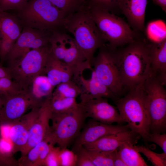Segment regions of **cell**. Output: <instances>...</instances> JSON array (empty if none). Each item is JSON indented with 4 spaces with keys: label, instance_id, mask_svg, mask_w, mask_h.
Returning <instances> with one entry per match:
<instances>
[{
    "label": "cell",
    "instance_id": "cell-1",
    "mask_svg": "<svg viewBox=\"0 0 166 166\" xmlns=\"http://www.w3.org/2000/svg\"><path fill=\"white\" fill-rule=\"evenodd\" d=\"M140 33L132 42L114 49V59L121 82L129 90L142 84L152 73L149 43Z\"/></svg>",
    "mask_w": 166,
    "mask_h": 166
},
{
    "label": "cell",
    "instance_id": "cell-2",
    "mask_svg": "<svg viewBox=\"0 0 166 166\" xmlns=\"http://www.w3.org/2000/svg\"><path fill=\"white\" fill-rule=\"evenodd\" d=\"M64 25L71 33L77 46L91 65L96 51L106 43L85 5L66 17Z\"/></svg>",
    "mask_w": 166,
    "mask_h": 166
},
{
    "label": "cell",
    "instance_id": "cell-3",
    "mask_svg": "<svg viewBox=\"0 0 166 166\" xmlns=\"http://www.w3.org/2000/svg\"><path fill=\"white\" fill-rule=\"evenodd\" d=\"M15 14L23 27L67 32L63 13L48 0H30Z\"/></svg>",
    "mask_w": 166,
    "mask_h": 166
},
{
    "label": "cell",
    "instance_id": "cell-4",
    "mask_svg": "<svg viewBox=\"0 0 166 166\" xmlns=\"http://www.w3.org/2000/svg\"><path fill=\"white\" fill-rule=\"evenodd\" d=\"M116 101L123 123H127L130 129L139 134L147 143L150 118L142 84L129 89L125 96Z\"/></svg>",
    "mask_w": 166,
    "mask_h": 166
},
{
    "label": "cell",
    "instance_id": "cell-5",
    "mask_svg": "<svg viewBox=\"0 0 166 166\" xmlns=\"http://www.w3.org/2000/svg\"><path fill=\"white\" fill-rule=\"evenodd\" d=\"M102 38L113 48L121 47L132 41L140 32L115 14L97 7L89 8Z\"/></svg>",
    "mask_w": 166,
    "mask_h": 166
},
{
    "label": "cell",
    "instance_id": "cell-6",
    "mask_svg": "<svg viewBox=\"0 0 166 166\" xmlns=\"http://www.w3.org/2000/svg\"><path fill=\"white\" fill-rule=\"evenodd\" d=\"M87 118L81 103L76 108L58 114H52V125L45 139L51 145L61 149L67 148L80 132Z\"/></svg>",
    "mask_w": 166,
    "mask_h": 166
},
{
    "label": "cell",
    "instance_id": "cell-7",
    "mask_svg": "<svg viewBox=\"0 0 166 166\" xmlns=\"http://www.w3.org/2000/svg\"><path fill=\"white\" fill-rule=\"evenodd\" d=\"M164 85L151 74L142 84L150 118L149 132L166 130V91Z\"/></svg>",
    "mask_w": 166,
    "mask_h": 166
},
{
    "label": "cell",
    "instance_id": "cell-8",
    "mask_svg": "<svg viewBox=\"0 0 166 166\" xmlns=\"http://www.w3.org/2000/svg\"><path fill=\"white\" fill-rule=\"evenodd\" d=\"M51 51L50 43L30 49L16 65L9 68L11 78L21 90H27L34 78L43 74Z\"/></svg>",
    "mask_w": 166,
    "mask_h": 166
},
{
    "label": "cell",
    "instance_id": "cell-9",
    "mask_svg": "<svg viewBox=\"0 0 166 166\" xmlns=\"http://www.w3.org/2000/svg\"><path fill=\"white\" fill-rule=\"evenodd\" d=\"M98 49L97 54L92 62L93 70L99 81L117 97L122 93L124 87L115 63L114 48L105 43Z\"/></svg>",
    "mask_w": 166,
    "mask_h": 166
},
{
    "label": "cell",
    "instance_id": "cell-10",
    "mask_svg": "<svg viewBox=\"0 0 166 166\" xmlns=\"http://www.w3.org/2000/svg\"><path fill=\"white\" fill-rule=\"evenodd\" d=\"M52 32L24 27L21 34L7 55L5 61L9 68L16 65L31 49L40 48L50 44Z\"/></svg>",
    "mask_w": 166,
    "mask_h": 166
},
{
    "label": "cell",
    "instance_id": "cell-11",
    "mask_svg": "<svg viewBox=\"0 0 166 166\" xmlns=\"http://www.w3.org/2000/svg\"><path fill=\"white\" fill-rule=\"evenodd\" d=\"M43 103L37 100L28 90H22L15 94L5 97L0 109V126L11 125L28 110L40 106Z\"/></svg>",
    "mask_w": 166,
    "mask_h": 166
},
{
    "label": "cell",
    "instance_id": "cell-12",
    "mask_svg": "<svg viewBox=\"0 0 166 166\" xmlns=\"http://www.w3.org/2000/svg\"><path fill=\"white\" fill-rule=\"evenodd\" d=\"M51 97L47 98L40 107L38 114L29 129L26 144L20 152L21 156L26 155L32 148L46 138L50 126L49 122L52 115L50 104Z\"/></svg>",
    "mask_w": 166,
    "mask_h": 166
},
{
    "label": "cell",
    "instance_id": "cell-13",
    "mask_svg": "<svg viewBox=\"0 0 166 166\" xmlns=\"http://www.w3.org/2000/svg\"><path fill=\"white\" fill-rule=\"evenodd\" d=\"M22 25L15 14L0 11V60L2 63L20 35Z\"/></svg>",
    "mask_w": 166,
    "mask_h": 166
},
{
    "label": "cell",
    "instance_id": "cell-14",
    "mask_svg": "<svg viewBox=\"0 0 166 166\" xmlns=\"http://www.w3.org/2000/svg\"><path fill=\"white\" fill-rule=\"evenodd\" d=\"M80 103L87 117L107 124L123 123L117 107L110 104L107 98L93 99Z\"/></svg>",
    "mask_w": 166,
    "mask_h": 166
},
{
    "label": "cell",
    "instance_id": "cell-15",
    "mask_svg": "<svg viewBox=\"0 0 166 166\" xmlns=\"http://www.w3.org/2000/svg\"><path fill=\"white\" fill-rule=\"evenodd\" d=\"M130 129L127 124L113 125L93 119L87 124L77 137L73 150L93 142L104 136Z\"/></svg>",
    "mask_w": 166,
    "mask_h": 166
},
{
    "label": "cell",
    "instance_id": "cell-16",
    "mask_svg": "<svg viewBox=\"0 0 166 166\" xmlns=\"http://www.w3.org/2000/svg\"><path fill=\"white\" fill-rule=\"evenodd\" d=\"M40 107L33 108L29 113L15 121L11 125L9 136L12 143V153L21 152L25 147L29 129L38 114Z\"/></svg>",
    "mask_w": 166,
    "mask_h": 166
},
{
    "label": "cell",
    "instance_id": "cell-17",
    "mask_svg": "<svg viewBox=\"0 0 166 166\" xmlns=\"http://www.w3.org/2000/svg\"><path fill=\"white\" fill-rule=\"evenodd\" d=\"M141 137L139 134L130 129L104 136L82 146L90 151H112L117 149L125 143L129 142L135 145Z\"/></svg>",
    "mask_w": 166,
    "mask_h": 166
},
{
    "label": "cell",
    "instance_id": "cell-18",
    "mask_svg": "<svg viewBox=\"0 0 166 166\" xmlns=\"http://www.w3.org/2000/svg\"><path fill=\"white\" fill-rule=\"evenodd\" d=\"M75 81L81 89V92L80 96L81 102L101 97L116 101L117 99V97L98 79L93 70L90 79H85L82 74Z\"/></svg>",
    "mask_w": 166,
    "mask_h": 166
},
{
    "label": "cell",
    "instance_id": "cell-19",
    "mask_svg": "<svg viewBox=\"0 0 166 166\" xmlns=\"http://www.w3.org/2000/svg\"><path fill=\"white\" fill-rule=\"evenodd\" d=\"M147 0H121L119 10L125 15L134 31H145V17Z\"/></svg>",
    "mask_w": 166,
    "mask_h": 166
},
{
    "label": "cell",
    "instance_id": "cell-20",
    "mask_svg": "<svg viewBox=\"0 0 166 166\" xmlns=\"http://www.w3.org/2000/svg\"><path fill=\"white\" fill-rule=\"evenodd\" d=\"M46 76L55 88L61 83L73 79V73L65 62L56 58L51 52L47 59L43 74Z\"/></svg>",
    "mask_w": 166,
    "mask_h": 166
},
{
    "label": "cell",
    "instance_id": "cell-21",
    "mask_svg": "<svg viewBox=\"0 0 166 166\" xmlns=\"http://www.w3.org/2000/svg\"><path fill=\"white\" fill-rule=\"evenodd\" d=\"M152 73L165 85L166 81V38L149 42Z\"/></svg>",
    "mask_w": 166,
    "mask_h": 166
},
{
    "label": "cell",
    "instance_id": "cell-22",
    "mask_svg": "<svg viewBox=\"0 0 166 166\" xmlns=\"http://www.w3.org/2000/svg\"><path fill=\"white\" fill-rule=\"evenodd\" d=\"M45 139L32 148L18 161L19 166H45L46 157L53 147Z\"/></svg>",
    "mask_w": 166,
    "mask_h": 166
},
{
    "label": "cell",
    "instance_id": "cell-23",
    "mask_svg": "<svg viewBox=\"0 0 166 166\" xmlns=\"http://www.w3.org/2000/svg\"><path fill=\"white\" fill-rule=\"evenodd\" d=\"M54 88L46 76L41 74L34 78L28 90L37 100L43 102L51 97Z\"/></svg>",
    "mask_w": 166,
    "mask_h": 166
},
{
    "label": "cell",
    "instance_id": "cell-24",
    "mask_svg": "<svg viewBox=\"0 0 166 166\" xmlns=\"http://www.w3.org/2000/svg\"><path fill=\"white\" fill-rule=\"evenodd\" d=\"M131 143H125L117 149V153L127 166L148 165Z\"/></svg>",
    "mask_w": 166,
    "mask_h": 166
},
{
    "label": "cell",
    "instance_id": "cell-25",
    "mask_svg": "<svg viewBox=\"0 0 166 166\" xmlns=\"http://www.w3.org/2000/svg\"><path fill=\"white\" fill-rule=\"evenodd\" d=\"M81 91L78 84L73 80L61 82L54 88L51 98L56 99L63 98H76Z\"/></svg>",
    "mask_w": 166,
    "mask_h": 166
},
{
    "label": "cell",
    "instance_id": "cell-26",
    "mask_svg": "<svg viewBox=\"0 0 166 166\" xmlns=\"http://www.w3.org/2000/svg\"><path fill=\"white\" fill-rule=\"evenodd\" d=\"M85 149L95 166H114V160L117 149L112 151H90Z\"/></svg>",
    "mask_w": 166,
    "mask_h": 166
},
{
    "label": "cell",
    "instance_id": "cell-27",
    "mask_svg": "<svg viewBox=\"0 0 166 166\" xmlns=\"http://www.w3.org/2000/svg\"><path fill=\"white\" fill-rule=\"evenodd\" d=\"M61 11L65 18L85 5V0H48Z\"/></svg>",
    "mask_w": 166,
    "mask_h": 166
},
{
    "label": "cell",
    "instance_id": "cell-28",
    "mask_svg": "<svg viewBox=\"0 0 166 166\" xmlns=\"http://www.w3.org/2000/svg\"><path fill=\"white\" fill-rule=\"evenodd\" d=\"M50 106L52 114L65 113L73 109L78 105L75 98L54 99L50 98Z\"/></svg>",
    "mask_w": 166,
    "mask_h": 166
},
{
    "label": "cell",
    "instance_id": "cell-29",
    "mask_svg": "<svg viewBox=\"0 0 166 166\" xmlns=\"http://www.w3.org/2000/svg\"><path fill=\"white\" fill-rule=\"evenodd\" d=\"M134 148L139 152L143 154L154 166H166V153L154 152L143 145H135Z\"/></svg>",
    "mask_w": 166,
    "mask_h": 166
},
{
    "label": "cell",
    "instance_id": "cell-30",
    "mask_svg": "<svg viewBox=\"0 0 166 166\" xmlns=\"http://www.w3.org/2000/svg\"><path fill=\"white\" fill-rule=\"evenodd\" d=\"M85 5L88 8L92 7H99L114 14L118 10H119V5L121 0H85Z\"/></svg>",
    "mask_w": 166,
    "mask_h": 166
},
{
    "label": "cell",
    "instance_id": "cell-31",
    "mask_svg": "<svg viewBox=\"0 0 166 166\" xmlns=\"http://www.w3.org/2000/svg\"><path fill=\"white\" fill-rule=\"evenodd\" d=\"M22 90L11 78L0 77V96L5 97L15 94Z\"/></svg>",
    "mask_w": 166,
    "mask_h": 166
},
{
    "label": "cell",
    "instance_id": "cell-32",
    "mask_svg": "<svg viewBox=\"0 0 166 166\" xmlns=\"http://www.w3.org/2000/svg\"><path fill=\"white\" fill-rule=\"evenodd\" d=\"M77 161L76 154L67 148L61 149L59 155V166H75Z\"/></svg>",
    "mask_w": 166,
    "mask_h": 166
},
{
    "label": "cell",
    "instance_id": "cell-33",
    "mask_svg": "<svg viewBox=\"0 0 166 166\" xmlns=\"http://www.w3.org/2000/svg\"><path fill=\"white\" fill-rule=\"evenodd\" d=\"M30 0H0V11L13 10L17 11Z\"/></svg>",
    "mask_w": 166,
    "mask_h": 166
},
{
    "label": "cell",
    "instance_id": "cell-34",
    "mask_svg": "<svg viewBox=\"0 0 166 166\" xmlns=\"http://www.w3.org/2000/svg\"><path fill=\"white\" fill-rule=\"evenodd\" d=\"M77 156V166H95L83 146L73 150Z\"/></svg>",
    "mask_w": 166,
    "mask_h": 166
},
{
    "label": "cell",
    "instance_id": "cell-35",
    "mask_svg": "<svg viewBox=\"0 0 166 166\" xmlns=\"http://www.w3.org/2000/svg\"><path fill=\"white\" fill-rule=\"evenodd\" d=\"M147 142L154 143L160 146L163 152L166 153V134L158 132L149 133L147 138Z\"/></svg>",
    "mask_w": 166,
    "mask_h": 166
},
{
    "label": "cell",
    "instance_id": "cell-36",
    "mask_svg": "<svg viewBox=\"0 0 166 166\" xmlns=\"http://www.w3.org/2000/svg\"><path fill=\"white\" fill-rule=\"evenodd\" d=\"M1 138L0 129V140ZM18 166V161L15 159L12 154L3 151L0 148V166Z\"/></svg>",
    "mask_w": 166,
    "mask_h": 166
},
{
    "label": "cell",
    "instance_id": "cell-37",
    "mask_svg": "<svg viewBox=\"0 0 166 166\" xmlns=\"http://www.w3.org/2000/svg\"><path fill=\"white\" fill-rule=\"evenodd\" d=\"M61 149L54 146L48 154L46 159L45 166H59V155Z\"/></svg>",
    "mask_w": 166,
    "mask_h": 166
},
{
    "label": "cell",
    "instance_id": "cell-38",
    "mask_svg": "<svg viewBox=\"0 0 166 166\" xmlns=\"http://www.w3.org/2000/svg\"><path fill=\"white\" fill-rule=\"evenodd\" d=\"M7 77L11 78L10 71L7 67L2 65L0 63V77Z\"/></svg>",
    "mask_w": 166,
    "mask_h": 166
},
{
    "label": "cell",
    "instance_id": "cell-39",
    "mask_svg": "<svg viewBox=\"0 0 166 166\" xmlns=\"http://www.w3.org/2000/svg\"><path fill=\"white\" fill-rule=\"evenodd\" d=\"M114 166H127L117 153L115 156L113 162Z\"/></svg>",
    "mask_w": 166,
    "mask_h": 166
},
{
    "label": "cell",
    "instance_id": "cell-40",
    "mask_svg": "<svg viewBox=\"0 0 166 166\" xmlns=\"http://www.w3.org/2000/svg\"><path fill=\"white\" fill-rule=\"evenodd\" d=\"M153 2L158 6L165 13L166 12V0H152Z\"/></svg>",
    "mask_w": 166,
    "mask_h": 166
},
{
    "label": "cell",
    "instance_id": "cell-41",
    "mask_svg": "<svg viewBox=\"0 0 166 166\" xmlns=\"http://www.w3.org/2000/svg\"><path fill=\"white\" fill-rule=\"evenodd\" d=\"M5 97L0 96V109H1L3 104Z\"/></svg>",
    "mask_w": 166,
    "mask_h": 166
},
{
    "label": "cell",
    "instance_id": "cell-42",
    "mask_svg": "<svg viewBox=\"0 0 166 166\" xmlns=\"http://www.w3.org/2000/svg\"><path fill=\"white\" fill-rule=\"evenodd\" d=\"M0 42H1V38H0Z\"/></svg>",
    "mask_w": 166,
    "mask_h": 166
}]
</instances>
